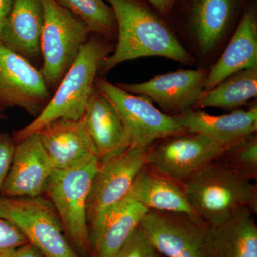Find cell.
Returning <instances> with one entry per match:
<instances>
[{
    "instance_id": "obj_1",
    "label": "cell",
    "mask_w": 257,
    "mask_h": 257,
    "mask_svg": "<svg viewBox=\"0 0 257 257\" xmlns=\"http://www.w3.org/2000/svg\"><path fill=\"white\" fill-rule=\"evenodd\" d=\"M114 12L117 44L99 71L108 72L126 61L161 57L187 65L194 58L162 20L138 0H106Z\"/></svg>"
},
{
    "instance_id": "obj_2",
    "label": "cell",
    "mask_w": 257,
    "mask_h": 257,
    "mask_svg": "<svg viewBox=\"0 0 257 257\" xmlns=\"http://www.w3.org/2000/svg\"><path fill=\"white\" fill-rule=\"evenodd\" d=\"M196 216L207 225L221 224L247 207L257 211V187L220 160L213 161L182 184Z\"/></svg>"
},
{
    "instance_id": "obj_3",
    "label": "cell",
    "mask_w": 257,
    "mask_h": 257,
    "mask_svg": "<svg viewBox=\"0 0 257 257\" xmlns=\"http://www.w3.org/2000/svg\"><path fill=\"white\" fill-rule=\"evenodd\" d=\"M112 50L110 44L104 39L89 38L45 109L32 122L13 135L15 144L56 120L82 119L95 89L96 74Z\"/></svg>"
},
{
    "instance_id": "obj_4",
    "label": "cell",
    "mask_w": 257,
    "mask_h": 257,
    "mask_svg": "<svg viewBox=\"0 0 257 257\" xmlns=\"http://www.w3.org/2000/svg\"><path fill=\"white\" fill-rule=\"evenodd\" d=\"M99 161L93 156L64 170H55L45 193L53 204L77 250L85 252L91 243L87 219V201Z\"/></svg>"
},
{
    "instance_id": "obj_5",
    "label": "cell",
    "mask_w": 257,
    "mask_h": 257,
    "mask_svg": "<svg viewBox=\"0 0 257 257\" xmlns=\"http://www.w3.org/2000/svg\"><path fill=\"white\" fill-rule=\"evenodd\" d=\"M40 72L49 88H57L91 33L87 25L57 0H42Z\"/></svg>"
},
{
    "instance_id": "obj_6",
    "label": "cell",
    "mask_w": 257,
    "mask_h": 257,
    "mask_svg": "<svg viewBox=\"0 0 257 257\" xmlns=\"http://www.w3.org/2000/svg\"><path fill=\"white\" fill-rule=\"evenodd\" d=\"M0 217L13 223L45 257H81L66 239L53 204L42 196L2 197Z\"/></svg>"
},
{
    "instance_id": "obj_7",
    "label": "cell",
    "mask_w": 257,
    "mask_h": 257,
    "mask_svg": "<svg viewBox=\"0 0 257 257\" xmlns=\"http://www.w3.org/2000/svg\"><path fill=\"white\" fill-rule=\"evenodd\" d=\"M147 148L130 146L122 153L99 162L87 201V219L93 243L106 216L127 196L139 172L145 165Z\"/></svg>"
},
{
    "instance_id": "obj_8",
    "label": "cell",
    "mask_w": 257,
    "mask_h": 257,
    "mask_svg": "<svg viewBox=\"0 0 257 257\" xmlns=\"http://www.w3.org/2000/svg\"><path fill=\"white\" fill-rule=\"evenodd\" d=\"M230 146L201 134L184 132L150 145L145 155V165L182 184L203 167L219 160Z\"/></svg>"
},
{
    "instance_id": "obj_9",
    "label": "cell",
    "mask_w": 257,
    "mask_h": 257,
    "mask_svg": "<svg viewBox=\"0 0 257 257\" xmlns=\"http://www.w3.org/2000/svg\"><path fill=\"white\" fill-rule=\"evenodd\" d=\"M95 88L119 112L130 134L131 146L148 148L157 140L185 132L173 116L159 110L145 96L126 92L102 78L96 79Z\"/></svg>"
},
{
    "instance_id": "obj_10",
    "label": "cell",
    "mask_w": 257,
    "mask_h": 257,
    "mask_svg": "<svg viewBox=\"0 0 257 257\" xmlns=\"http://www.w3.org/2000/svg\"><path fill=\"white\" fill-rule=\"evenodd\" d=\"M50 98L40 69L0 43V108H20L36 117Z\"/></svg>"
},
{
    "instance_id": "obj_11",
    "label": "cell",
    "mask_w": 257,
    "mask_h": 257,
    "mask_svg": "<svg viewBox=\"0 0 257 257\" xmlns=\"http://www.w3.org/2000/svg\"><path fill=\"white\" fill-rule=\"evenodd\" d=\"M140 226L161 254L167 257H207V225L199 218L148 211Z\"/></svg>"
},
{
    "instance_id": "obj_12",
    "label": "cell",
    "mask_w": 257,
    "mask_h": 257,
    "mask_svg": "<svg viewBox=\"0 0 257 257\" xmlns=\"http://www.w3.org/2000/svg\"><path fill=\"white\" fill-rule=\"evenodd\" d=\"M208 69H178L135 84H119L126 92L156 102L165 114L175 116L193 109L204 91Z\"/></svg>"
},
{
    "instance_id": "obj_13",
    "label": "cell",
    "mask_w": 257,
    "mask_h": 257,
    "mask_svg": "<svg viewBox=\"0 0 257 257\" xmlns=\"http://www.w3.org/2000/svg\"><path fill=\"white\" fill-rule=\"evenodd\" d=\"M55 167L38 133L15 145L11 165L3 188V198H33L45 193Z\"/></svg>"
},
{
    "instance_id": "obj_14",
    "label": "cell",
    "mask_w": 257,
    "mask_h": 257,
    "mask_svg": "<svg viewBox=\"0 0 257 257\" xmlns=\"http://www.w3.org/2000/svg\"><path fill=\"white\" fill-rule=\"evenodd\" d=\"M237 0H190L188 32L199 57L210 58L222 46L231 30Z\"/></svg>"
},
{
    "instance_id": "obj_15",
    "label": "cell",
    "mask_w": 257,
    "mask_h": 257,
    "mask_svg": "<svg viewBox=\"0 0 257 257\" xmlns=\"http://www.w3.org/2000/svg\"><path fill=\"white\" fill-rule=\"evenodd\" d=\"M83 119L99 162L116 156L131 146L130 134L119 112L96 88Z\"/></svg>"
},
{
    "instance_id": "obj_16",
    "label": "cell",
    "mask_w": 257,
    "mask_h": 257,
    "mask_svg": "<svg viewBox=\"0 0 257 257\" xmlns=\"http://www.w3.org/2000/svg\"><path fill=\"white\" fill-rule=\"evenodd\" d=\"M37 133L55 170L69 168L96 156L83 117L57 119Z\"/></svg>"
},
{
    "instance_id": "obj_17",
    "label": "cell",
    "mask_w": 257,
    "mask_h": 257,
    "mask_svg": "<svg viewBox=\"0 0 257 257\" xmlns=\"http://www.w3.org/2000/svg\"><path fill=\"white\" fill-rule=\"evenodd\" d=\"M172 116L184 131L205 135L228 146L256 133L257 130L256 106L249 109H235L219 116L190 109Z\"/></svg>"
},
{
    "instance_id": "obj_18",
    "label": "cell",
    "mask_w": 257,
    "mask_h": 257,
    "mask_svg": "<svg viewBox=\"0 0 257 257\" xmlns=\"http://www.w3.org/2000/svg\"><path fill=\"white\" fill-rule=\"evenodd\" d=\"M44 23L42 0H13L0 43L32 62L39 59Z\"/></svg>"
},
{
    "instance_id": "obj_19",
    "label": "cell",
    "mask_w": 257,
    "mask_h": 257,
    "mask_svg": "<svg viewBox=\"0 0 257 257\" xmlns=\"http://www.w3.org/2000/svg\"><path fill=\"white\" fill-rule=\"evenodd\" d=\"M247 207L227 220L207 225L205 248L207 257H257V226Z\"/></svg>"
},
{
    "instance_id": "obj_20",
    "label": "cell",
    "mask_w": 257,
    "mask_h": 257,
    "mask_svg": "<svg viewBox=\"0 0 257 257\" xmlns=\"http://www.w3.org/2000/svg\"><path fill=\"white\" fill-rule=\"evenodd\" d=\"M257 67V18L253 9L246 10L220 57L208 69L204 91L217 85L242 69Z\"/></svg>"
},
{
    "instance_id": "obj_21",
    "label": "cell",
    "mask_w": 257,
    "mask_h": 257,
    "mask_svg": "<svg viewBox=\"0 0 257 257\" xmlns=\"http://www.w3.org/2000/svg\"><path fill=\"white\" fill-rule=\"evenodd\" d=\"M126 197L140 203L149 211L197 217L182 184L157 173L146 165L135 177Z\"/></svg>"
},
{
    "instance_id": "obj_22",
    "label": "cell",
    "mask_w": 257,
    "mask_h": 257,
    "mask_svg": "<svg viewBox=\"0 0 257 257\" xmlns=\"http://www.w3.org/2000/svg\"><path fill=\"white\" fill-rule=\"evenodd\" d=\"M148 209L126 197L106 216L94 241L98 257H114L138 227Z\"/></svg>"
},
{
    "instance_id": "obj_23",
    "label": "cell",
    "mask_w": 257,
    "mask_h": 257,
    "mask_svg": "<svg viewBox=\"0 0 257 257\" xmlns=\"http://www.w3.org/2000/svg\"><path fill=\"white\" fill-rule=\"evenodd\" d=\"M257 96V67L231 74L208 91H203L194 108L231 111L246 105Z\"/></svg>"
},
{
    "instance_id": "obj_24",
    "label": "cell",
    "mask_w": 257,
    "mask_h": 257,
    "mask_svg": "<svg viewBox=\"0 0 257 257\" xmlns=\"http://www.w3.org/2000/svg\"><path fill=\"white\" fill-rule=\"evenodd\" d=\"M87 25L91 33L106 37L117 34L116 19L105 0H57Z\"/></svg>"
},
{
    "instance_id": "obj_25",
    "label": "cell",
    "mask_w": 257,
    "mask_h": 257,
    "mask_svg": "<svg viewBox=\"0 0 257 257\" xmlns=\"http://www.w3.org/2000/svg\"><path fill=\"white\" fill-rule=\"evenodd\" d=\"M219 160L251 180L257 177V138L255 134L241 139L226 149Z\"/></svg>"
},
{
    "instance_id": "obj_26",
    "label": "cell",
    "mask_w": 257,
    "mask_h": 257,
    "mask_svg": "<svg viewBox=\"0 0 257 257\" xmlns=\"http://www.w3.org/2000/svg\"><path fill=\"white\" fill-rule=\"evenodd\" d=\"M114 257H160V253L140 225Z\"/></svg>"
},
{
    "instance_id": "obj_27",
    "label": "cell",
    "mask_w": 257,
    "mask_h": 257,
    "mask_svg": "<svg viewBox=\"0 0 257 257\" xmlns=\"http://www.w3.org/2000/svg\"><path fill=\"white\" fill-rule=\"evenodd\" d=\"M28 243L13 223L0 217V257H12L19 248Z\"/></svg>"
},
{
    "instance_id": "obj_28",
    "label": "cell",
    "mask_w": 257,
    "mask_h": 257,
    "mask_svg": "<svg viewBox=\"0 0 257 257\" xmlns=\"http://www.w3.org/2000/svg\"><path fill=\"white\" fill-rule=\"evenodd\" d=\"M13 137L6 133H0V199L5 179L9 172L15 148Z\"/></svg>"
},
{
    "instance_id": "obj_29",
    "label": "cell",
    "mask_w": 257,
    "mask_h": 257,
    "mask_svg": "<svg viewBox=\"0 0 257 257\" xmlns=\"http://www.w3.org/2000/svg\"><path fill=\"white\" fill-rule=\"evenodd\" d=\"M160 13L168 15L173 8L175 0H147Z\"/></svg>"
},
{
    "instance_id": "obj_30",
    "label": "cell",
    "mask_w": 257,
    "mask_h": 257,
    "mask_svg": "<svg viewBox=\"0 0 257 257\" xmlns=\"http://www.w3.org/2000/svg\"><path fill=\"white\" fill-rule=\"evenodd\" d=\"M12 257H45L36 248L30 243H27L17 250Z\"/></svg>"
},
{
    "instance_id": "obj_31",
    "label": "cell",
    "mask_w": 257,
    "mask_h": 257,
    "mask_svg": "<svg viewBox=\"0 0 257 257\" xmlns=\"http://www.w3.org/2000/svg\"><path fill=\"white\" fill-rule=\"evenodd\" d=\"M13 0H0V34L11 10Z\"/></svg>"
},
{
    "instance_id": "obj_32",
    "label": "cell",
    "mask_w": 257,
    "mask_h": 257,
    "mask_svg": "<svg viewBox=\"0 0 257 257\" xmlns=\"http://www.w3.org/2000/svg\"><path fill=\"white\" fill-rule=\"evenodd\" d=\"M5 119V116L4 113H3V109H2L0 108V123H1V121L4 120Z\"/></svg>"
}]
</instances>
